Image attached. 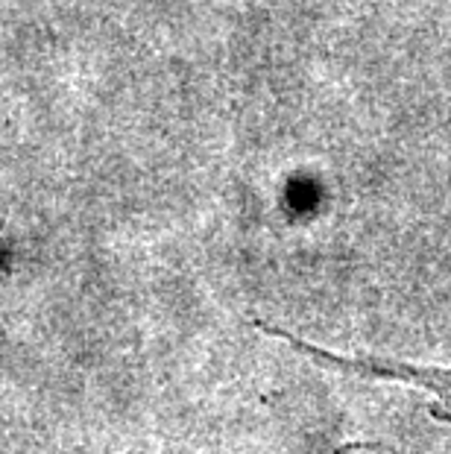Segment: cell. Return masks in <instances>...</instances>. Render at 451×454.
<instances>
[{
    "label": "cell",
    "instance_id": "cell-1",
    "mask_svg": "<svg viewBox=\"0 0 451 454\" xmlns=\"http://www.w3.org/2000/svg\"><path fill=\"white\" fill-rule=\"evenodd\" d=\"M267 334L282 337L284 343H291L296 352H302L305 357H311L314 364L325 366V370H338L346 375H363V379H384V381H399L408 387L422 390L431 395V417L443 419L451 425V366H422V364H405V361H390V357H346V355H334L325 352L320 346H311L299 340V337L278 332L273 325H261Z\"/></svg>",
    "mask_w": 451,
    "mask_h": 454
},
{
    "label": "cell",
    "instance_id": "cell-2",
    "mask_svg": "<svg viewBox=\"0 0 451 454\" xmlns=\"http://www.w3.org/2000/svg\"><path fill=\"white\" fill-rule=\"evenodd\" d=\"M343 454H378V451H363V446H361V451H358V446H354V449H349V451H343Z\"/></svg>",
    "mask_w": 451,
    "mask_h": 454
}]
</instances>
